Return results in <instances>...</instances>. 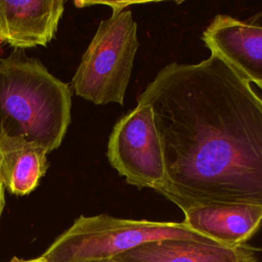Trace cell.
Instances as JSON below:
<instances>
[{
	"label": "cell",
	"mask_w": 262,
	"mask_h": 262,
	"mask_svg": "<svg viewBox=\"0 0 262 262\" xmlns=\"http://www.w3.org/2000/svg\"><path fill=\"white\" fill-rule=\"evenodd\" d=\"M256 85H257V86L262 90V83H259V84H256Z\"/></svg>",
	"instance_id": "cell-13"
},
{
	"label": "cell",
	"mask_w": 262,
	"mask_h": 262,
	"mask_svg": "<svg viewBox=\"0 0 262 262\" xmlns=\"http://www.w3.org/2000/svg\"><path fill=\"white\" fill-rule=\"evenodd\" d=\"M107 160L127 183L158 192L166 183L160 136L151 107L143 102L114 126L107 142Z\"/></svg>",
	"instance_id": "cell-5"
},
{
	"label": "cell",
	"mask_w": 262,
	"mask_h": 262,
	"mask_svg": "<svg viewBox=\"0 0 262 262\" xmlns=\"http://www.w3.org/2000/svg\"><path fill=\"white\" fill-rule=\"evenodd\" d=\"M49 151L41 144L20 136L0 133V181L15 195H27L45 175Z\"/></svg>",
	"instance_id": "cell-10"
},
{
	"label": "cell",
	"mask_w": 262,
	"mask_h": 262,
	"mask_svg": "<svg viewBox=\"0 0 262 262\" xmlns=\"http://www.w3.org/2000/svg\"><path fill=\"white\" fill-rule=\"evenodd\" d=\"M4 206H5V188L3 187L0 181V218H1Z\"/></svg>",
	"instance_id": "cell-12"
},
{
	"label": "cell",
	"mask_w": 262,
	"mask_h": 262,
	"mask_svg": "<svg viewBox=\"0 0 262 262\" xmlns=\"http://www.w3.org/2000/svg\"><path fill=\"white\" fill-rule=\"evenodd\" d=\"M151 107L166 183L182 211L210 204L262 206V97L215 54L171 62L138 95Z\"/></svg>",
	"instance_id": "cell-1"
},
{
	"label": "cell",
	"mask_w": 262,
	"mask_h": 262,
	"mask_svg": "<svg viewBox=\"0 0 262 262\" xmlns=\"http://www.w3.org/2000/svg\"><path fill=\"white\" fill-rule=\"evenodd\" d=\"M63 11V0H0V43L20 51L46 46Z\"/></svg>",
	"instance_id": "cell-7"
},
{
	"label": "cell",
	"mask_w": 262,
	"mask_h": 262,
	"mask_svg": "<svg viewBox=\"0 0 262 262\" xmlns=\"http://www.w3.org/2000/svg\"><path fill=\"white\" fill-rule=\"evenodd\" d=\"M187 227L223 246L246 245L262 223V206L210 204L184 209Z\"/></svg>",
	"instance_id": "cell-9"
},
{
	"label": "cell",
	"mask_w": 262,
	"mask_h": 262,
	"mask_svg": "<svg viewBox=\"0 0 262 262\" xmlns=\"http://www.w3.org/2000/svg\"><path fill=\"white\" fill-rule=\"evenodd\" d=\"M138 45L130 9L102 19L72 78L75 94L97 105H122Z\"/></svg>",
	"instance_id": "cell-4"
},
{
	"label": "cell",
	"mask_w": 262,
	"mask_h": 262,
	"mask_svg": "<svg viewBox=\"0 0 262 262\" xmlns=\"http://www.w3.org/2000/svg\"><path fill=\"white\" fill-rule=\"evenodd\" d=\"M8 262H50L48 259H46L43 255L36 257V258H31V259H20L17 257H13L11 260Z\"/></svg>",
	"instance_id": "cell-11"
},
{
	"label": "cell",
	"mask_w": 262,
	"mask_h": 262,
	"mask_svg": "<svg viewBox=\"0 0 262 262\" xmlns=\"http://www.w3.org/2000/svg\"><path fill=\"white\" fill-rule=\"evenodd\" d=\"M103 262H111V261H103Z\"/></svg>",
	"instance_id": "cell-14"
},
{
	"label": "cell",
	"mask_w": 262,
	"mask_h": 262,
	"mask_svg": "<svg viewBox=\"0 0 262 262\" xmlns=\"http://www.w3.org/2000/svg\"><path fill=\"white\" fill-rule=\"evenodd\" d=\"M202 39L211 54L219 56L250 82L262 83V26L217 14Z\"/></svg>",
	"instance_id": "cell-6"
},
{
	"label": "cell",
	"mask_w": 262,
	"mask_h": 262,
	"mask_svg": "<svg viewBox=\"0 0 262 262\" xmlns=\"http://www.w3.org/2000/svg\"><path fill=\"white\" fill-rule=\"evenodd\" d=\"M257 249L223 246L212 241L164 238L132 248L111 262H258Z\"/></svg>",
	"instance_id": "cell-8"
},
{
	"label": "cell",
	"mask_w": 262,
	"mask_h": 262,
	"mask_svg": "<svg viewBox=\"0 0 262 262\" xmlns=\"http://www.w3.org/2000/svg\"><path fill=\"white\" fill-rule=\"evenodd\" d=\"M164 238L211 241L183 222L81 215L42 255L50 262H103L146 242Z\"/></svg>",
	"instance_id": "cell-3"
},
{
	"label": "cell",
	"mask_w": 262,
	"mask_h": 262,
	"mask_svg": "<svg viewBox=\"0 0 262 262\" xmlns=\"http://www.w3.org/2000/svg\"><path fill=\"white\" fill-rule=\"evenodd\" d=\"M70 85L20 50L0 57V133L58 148L72 117Z\"/></svg>",
	"instance_id": "cell-2"
}]
</instances>
